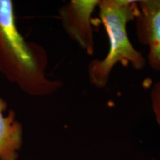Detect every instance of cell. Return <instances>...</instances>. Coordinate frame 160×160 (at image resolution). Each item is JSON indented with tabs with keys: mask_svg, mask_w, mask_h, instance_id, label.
Returning a JSON list of instances; mask_svg holds the SVG:
<instances>
[{
	"mask_svg": "<svg viewBox=\"0 0 160 160\" xmlns=\"http://www.w3.org/2000/svg\"><path fill=\"white\" fill-rule=\"evenodd\" d=\"M151 102L155 119L160 127V79L154 84L151 90Z\"/></svg>",
	"mask_w": 160,
	"mask_h": 160,
	"instance_id": "6",
	"label": "cell"
},
{
	"mask_svg": "<svg viewBox=\"0 0 160 160\" xmlns=\"http://www.w3.org/2000/svg\"><path fill=\"white\" fill-rule=\"evenodd\" d=\"M7 102L0 97V160H17L23 142V127L11 110L7 116Z\"/></svg>",
	"mask_w": 160,
	"mask_h": 160,
	"instance_id": "5",
	"label": "cell"
},
{
	"mask_svg": "<svg viewBox=\"0 0 160 160\" xmlns=\"http://www.w3.org/2000/svg\"><path fill=\"white\" fill-rule=\"evenodd\" d=\"M99 16L103 23L109 48L103 59L90 62L88 76L92 85L104 88L108 83L111 71L117 64L131 65L141 71L146 65V59L130 41L127 25L134 21L138 14L137 1L133 0H99Z\"/></svg>",
	"mask_w": 160,
	"mask_h": 160,
	"instance_id": "2",
	"label": "cell"
},
{
	"mask_svg": "<svg viewBox=\"0 0 160 160\" xmlns=\"http://www.w3.org/2000/svg\"><path fill=\"white\" fill-rule=\"evenodd\" d=\"M99 0H71L59 9V17L66 34L87 53L95 52L91 18Z\"/></svg>",
	"mask_w": 160,
	"mask_h": 160,
	"instance_id": "3",
	"label": "cell"
},
{
	"mask_svg": "<svg viewBox=\"0 0 160 160\" xmlns=\"http://www.w3.org/2000/svg\"><path fill=\"white\" fill-rule=\"evenodd\" d=\"M48 65L46 50L27 41L18 29L13 1L0 0V73L25 94L48 97L62 86L47 77Z\"/></svg>",
	"mask_w": 160,
	"mask_h": 160,
	"instance_id": "1",
	"label": "cell"
},
{
	"mask_svg": "<svg viewBox=\"0 0 160 160\" xmlns=\"http://www.w3.org/2000/svg\"><path fill=\"white\" fill-rule=\"evenodd\" d=\"M139 12L135 18L137 40L148 48V63L160 72V0L137 1Z\"/></svg>",
	"mask_w": 160,
	"mask_h": 160,
	"instance_id": "4",
	"label": "cell"
}]
</instances>
